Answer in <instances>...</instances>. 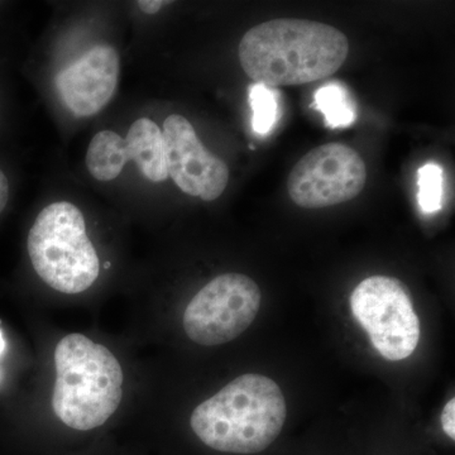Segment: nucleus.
I'll return each mask as SVG.
<instances>
[{
  "label": "nucleus",
  "instance_id": "obj_2",
  "mask_svg": "<svg viewBox=\"0 0 455 455\" xmlns=\"http://www.w3.org/2000/svg\"><path fill=\"white\" fill-rule=\"evenodd\" d=\"M286 418L280 386L262 374L245 373L200 403L190 425L197 438L214 451L259 454L274 444Z\"/></svg>",
  "mask_w": 455,
  "mask_h": 455
},
{
  "label": "nucleus",
  "instance_id": "obj_9",
  "mask_svg": "<svg viewBox=\"0 0 455 455\" xmlns=\"http://www.w3.org/2000/svg\"><path fill=\"white\" fill-rule=\"evenodd\" d=\"M119 71L118 51L109 44H99L57 75L56 89L75 116H95L112 100Z\"/></svg>",
  "mask_w": 455,
  "mask_h": 455
},
{
  "label": "nucleus",
  "instance_id": "obj_1",
  "mask_svg": "<svg viewBox=\"0 0 455 455\" xmlns=\"http://www.w3.org/2000/svg\"><path fill=\"white\" fill-rule=\"evenodd\" d=\"M348 53V38L339 29L290 18L254 26L238 47L245 75L268 88L304 85L331 76Z\"/></svg>",
  "mask_w": 455,
  "mask_h": 455
},
{
  "label": "nucleus",
  "instance_id": "obj_8",
  "mask_svg": "<svg viewBox=\"0 0 455 455\" xmlns=\"http://www.w3.org/2000/svg\"><path fill=\"white\" fill-rule=\"evenodd\" d=\"M163 134L169 178L188 196L204 202L218 199L229 181L227 164L203 145L185 116H170Z\"/></svg>",
  "mask_w": 455,
  "mask_h": 455
},
{
  "label": "nucleus",
  "instance_id": "obj_10",
  "mask_svg": "<svg viewBox=\"0 0 455 455\" xmlns=\"http://www.w3.org/2000/svg\"><path fill=\"white\" fill-rule=\"evenodd\" d=\"M124 140L128 161H133L147 180L164 182L169 179L163 131L154 121L137 119Z\"/></svg>",
  "mask_w": 455,
  "mask_h": 455
},
{
  "label": "nucleus",
  "instance_id": "obj_11",
  "mask_svg": "<svg viewBox=\"0 0 455 455\" xmlns=\"http://www.w3.org/2000/svg\"><path fill=\"white\" fill-rule=\"evenodd\" d=\"M127 163L125 140L116 132H98L90 140L85 164L90 175L98 181L118 178Z\"/></svg>",
  "mask_w": 455,
  "mask_h": 455
},
{
  "label": "nucleus",
  "instance_id": "obj_4",
  "mask_svg": "<svg viewBox=\"0 0 455 455\" xmlns=\"http://www.w3.org/2000/svg\"><path fill=\"white\" fill-rule=\"evenodd\" d=\"M36 274L56 291L75 295L94 284L100 260L86 235L83 212L59 202L42 209L27 241Z\"/></svg>",
  "mask_w": 455,
  "mask_h": 455
},
{
  "label": "nucleus",
  "instance_id": "obj_12",
  "mask_svg": "<svg viewBox=\"0 0 455 455\" xmlns=\"http://www.w3.org/2000/svg\"><path fill=\"white\" fill-rule=\"evenodd\" d=\"M314 107L324 114L325 123L331 128L348 127L355 121V108L348 90L338 83L326 84L314 95Z\"/></svg>",
  "mask_w": 455,
  "mask_h": 455
},
{
  "label": "nucleus",
  "instance_id": "obj_17",
  "mask_svg": "<svg viewBox=\"0 0 455 455\" xmlns=\"http://www.w3.org/2000/svg\"><path fill=\"white\" fill-rule=\"evenodd\" d=\"M9 202V181L5 173L0 169V214L7 208Z\"/></svg>",
  "mask_w": 455,
  "mask_h": 455
},
{
  "label": "nucleus",
  "instance_id": "obj_16",
  "mask_svg": "<svg viewBox=\"0 0 455 455\" xmlns=\"http://www.w3.org/2000/svg\"><path fill=\"white\" fill-rule=\"evenodd\" d=\"M169 3L170 2H164V0H140V2H137V5H139L143 13L156 14L158 13L164 5L169 4Z\"/></svg>",
  "mask_w": 455,
  "mask_h": 455
},
{
  "label": "nucleus",
  "instance_id": "obj_7",
  "mask_svg": "<svg viewBox=\"0 0 455 455\" xmlns=\"http://www.w3.org/2000/svg\"><path fill=\"white\" fill-rule=\"evenodd\" d=\"M367 181V167L352 147L340 143L316 147L295 164L287 191L296 205L326 208L355 199Z\"/></svg>",
  "mask_w": 455,
  "mask_h": 455
},
{
  "label": "nucleus",
  "instance_id": "obj_6",
  "mask_svg": "<svg viewBox=\"0 0 455 455\" xmlns=\"http://www.w3.org/2000/svg\"><path fill=\"white\" fill-rule=\"evenodd\" d=\"M260 290L252 278L224 274L205 284L188 302L185 333L194 343L215 347L243 334L259 315Z\"/></svg>",
  "mask_w": 455,
  "mask_h": 455
},
{
  "label": "nucleus",
  "instance_id": "obj_3",
  "mask_svg": "<svg viewBox=\"0 0 455 455\" xmlns=\"http://www.w3.org/2000/svg\"><path fill=\"white\" fill-rule=\"evenodd\" d=\"M56 382L52 407L57 418L74 430L106 424L123 397V370L107 347L85 335H66L56 346Z\"/></svg>",
  "mask_w": 455,
  "mask_h": 455
},
{
  "label": "nucleus",
  "instance_id": "obj_18",
  "mask_svg": "<svg viewBox=\"0 0 455 455\" xmlns=\"http://www.w3.org/2000/svg\"><path fill=\"white\" fill-rule=\"evenodd\" d=\"M4 348H5L4 335H3L2 329H0V355H2L3 352H4Z\"/></svg>",
  "mask_w": 455,
  "mask_h": 455
},
{
  "label": "nucleus",
  "instance_id": "obj_14",
  "mask_svg": "<svg viewBox=\"0 0 455 455\" xmlns=\"http://www.w3.org/2000/svg\"><path fill=\"white\" fill-rule=\"evenodd\" d=\"M418 173L419 205L425 214H434L443 205V169L438 164L427 163Z\"/></svg>",
  "mask_w": 455,
  "mask_h": 455
},
{
  "label": "nucleus",
  "instance_id": "obj_5",
  "mask_svg": "<svg viewBox=\"0 0 455 455\" xmlns=\"http://www.w3.org/2000/svg\"><path fill=\"white\" fill-rule=\"evenodd\" d=\"M350 309L371 343L387 361L409 358L420 340V320L409 289L395 277L362 281L350 296Z\"/></svg>",
  "mask_w": 455,
  "mask_h": 455
},
{
  "label": "nucleus",
  "instance_id": "obj_15",
  "mask_svg": "<svg viewBox=\"0 0 455 455\" xmlns=\"http://www.w3.org/2000/svg\"><path fill=\"white\" fill-rule=\"evenodd\" d=\"M440 421H442L443 431L447 434L448 438L451 440L455 439V400L451 398L445 403L444 409H443L442 416H440Z\"/></svg>",
  "mask_w": 455,
  "mask_h": 455
},
{
  "label": "nucleus",
  "instance_id": "obj_13",
  "mask_svg": "<svg viewBox=\"0 0 455 455\" xmlns=\"http://www.w3.org/2000/svg\"><path fill=\"white\" fill-rule=\"evenodd\" d=\"M250 103L253 131L259 136H266L274 130L278 119L276 92L268 86L254 83L250 89Z\"/></svg>",
  "mask_w": 455,
  "mask_h": 455
}]
</instances>
